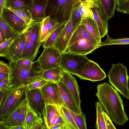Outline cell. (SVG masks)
<instances>
[{
  "label": "cell",
  "instance_id": "cell-1",
  "mask_svg": "<svg viewBox=\"0 0 129 129\" xmlns=\"http://www.w3.org/2000/svg\"><path fill=\"white\" fill-rule=\"evenodd\" d=\"M96 95L99 103L113 121L122 125L128 120L123 101L118 91L108 83L98 84Z\"/></svg>",
  "mask_w": 129,
  "mask_h": 129
},
{
  "label": "cell",
  "instance_id": "cell-2",
  "mask_svg": "<svg viewBox=\"0 0 129 129\" xmlns=\"http://www.w3.org/2000/svg\"><path fill=\"white\" fill-rule=\"evenodd\" d=\"M11 88L27 86L37 77L42 76L44 70L37 60L31 65L25 66L17 64L15 61L10 62Z\"/></svg>",
  "mask_w": 129,
  "mask_h": 129
},
{
  "label": "cell",
  "instance_id": "cell-3",
  "mask_svg": "<svg viewBox=\"0 0 129 129\" xmlns=\"http://www.w3.org/2000/svg\"><path fill=\"white\" fill-rule=\"evenodd\" d=\"M41 21L32 22L23 32L25 43L22 59H28L33 62L39 52L42 43L40 40Z\"/></svg>",
  "mask_w": 129,
  "mask_h": 129
},
{
  "label": "cell",
  "instance_id": "cell-4",
  "mask_svg": "<svg viewBox=\"0 0 129 129\" xmlns=\"http://www.w3.org/2000/svg\"><path fill=\"white\" fill-rule=\"evenodd\" d=\"M80 0H48L45 13L46 17L57 20L61 24L67 23L71 17L73 7Z\"/></svg>",
  "mask_w": 129,
  "mask_h": 129
},
{
  "label": "cell",
  "instance_id": "cell-5",
  "mask_svg": "<svg viewBox=\"0 0 129 129\" xmlns=\"http://www.w3.org/2000/svg\"><path fill=\"white\" fill-rule=\"evenodd\" d=\"M109 81L124 97L129 100L128 76L126 67L123 63L113 64L108 72Z\"/></svg>",
  "mask_w": 129,
  "mask_h": 129
},
{
  "label": "cell",
  "instance_id": "cell-6",
  "mask_svg": "<svg viewBox=\"0 0 129 129\" xmlns=\"http://www.w3.org/2000/svg\"><path fill=\"white\" fill-rule=\"evenodd\" d=\"M26 86L11 88L2 105L0 106V117L6 118L26 99Z\"/></svg>",
  "mask_w": 129,
  "mask_h": 129
},
{
  "label": "cell",
  "instance_id": "cell-7",
  "mask_svg": "<svg viewBox=\"0 0 129 129\" xmlns=\"http://www.w3.org/2000/svg\"><path fill=\"white\" fill-rule=\"evenodd\" d=\"M89 60L86 55L66 51L61 53L60 66L70 73L75 75L77 71Z\"/></svg>",
  "mask_w": 129,
  "mask_h": 129
},
{
  "label": "cell",
  "instance_id": "cell-8",
  "mask_svg": "<svg viewBox=\"0 0 129 129\" xmlns=\"http://www.w3.org/2000/svg\"><path fill=\"white\" fill-rule=\"evenodd\" d=\"M75 75L81 80L93 82L101 81L106 77V73L99 66L90 60L78 69Z\"/></svg>",
  "mask_w": 129,
  "mask_h": 129
},
{
  "label": "cell",
  "instance_id": "cell-9",
  "mask_svg": "<svg viewBox=\"0 0 129 129\" xmlns=\"http://www.w3.org/2000/svg\"><path fill=\"white\" fill-rule=\"evenodd\" d=\"M61 53L53 46L44 48L38 60L44 71L60 66Z\"/></svg>",
  "mask_w": 129,
  "mask_h": 129
},
{
  "label": "cell",
  "instance_id": "cell-10",
  "mask_svg": "<svg viewBox=\"0 0 129 129\" xmlns=\"http://www.w3.org/2000/svg\"><path fill=\"white\" fill-rule=\"evenodd\" d=\"M39 89L45 105L51 104L57 106H63L64 103L57 83L48 81Z\"/></svg>",
  "mask_w": 129,
  "mask_h": 129
},
{
  "label": "cell",
  "instance_id": "cell-11",
  "mask_svg": "<svg viewBox=\"0 0 129 129\" xmlns=\"http://www.w3.org/2000/svg\"><path fill=\"white\" fill-rule=\"evenodd\" d=\"M0 15L9 26L19 34L23 33L28 26V24L24 20L6 6Z\"/></svg>",
  "mask_w": 129,
  "mask_h": 129
},
{
  "label": "cell",
  "instance_id": "cell-12",
  "mask_svg": "<svg viewBox=\"0 0 129 129\" xmlns=\"http://www.w3.org/2000/svg\"><path fill=\"white\" fill-rule=\"evenodd\" d=\"M26 97L28 103L38 116L44 115L45 103L39 88L28 90L26 87Z\"/></svg>",
  "mask_w": 129,
  "mask_h": 129
},
{
  "label": "cell",
  "instance_id": "cell-13",
  "mask_svg": "<svg viewBox=\"0 0 129 129\" xmlns=\"http://www.w3.org/2000/svg\"><path fill=\"white\" fill-rule=\"evenodd\" d=\"M25 43V37L23 33L16 36L14 38L8 52L5 57L9 62L16 61L22 59Z\"/></svg>",
  "mask_w": 129,
  "mask_h": 129
},
{
  "label": "cell",
  "instance_id": "cell-14",
  "mask_svg": "<svg viewBox=\"0 0 129 129\" xmlns=\"http://www.w3.org/2000/svg\"><path fill=\"white\" fill-rule=\"evenodd\" d=\"M68 72L62 69L60 81L64 84L73 96L79 109L81 100L79 88L75 78Z\"/></svg>",
  "mask_w": 129,
  "mask_h": 129
},
{
  "label": "cell",
  "instance_id": "cell-15",
  "mask_svg": "<svg viewBox=\"0 0 129 129\" xmlns=\"http://www.w3.org/2000/svg\"><path fill=\"white\" fill-rule=\"evenodd\" d=\"M74 30L72 20L70 18L57 38L53 45L60 53L67 50L68 43Z\"/></svg>",
  "mask_w": 129,
  "mask_h": 129
},
{
  "label": "cell",
  "instance_id": "cell-16",
  "mask_svg": "<svg viewBox=\"0 0 129 129\" xmlns=\"http://www.w3.org/2000/svg\"><path fill=\"white\" fill-rule=\"evenodd\" d=\"M98 44L88 40L81 39L69 46L67 50L76 54L86 55L98 48Z\"/></svg>",
  "mask_w": 129,
  "mask_h": 129
},
{
  "label": "cell",
  "instance_id": "cell-17",
  "mask_svg": "<svg viewBox=\"0 0 129 129\" xmlns=\"http://www.w3.org/2000/svg\"><path fill=\"white\" fill-rule=\"evenodd\" d=\"M57 83L63 106L75 113L80 114L82 112L81 110L78 108L73 96L63 83L60 81Z\"/></svg>",
  "mask_w": 129,
  "mask_h": 129
},
{
  "label": "cell",
  "instance_id": "cell-18",
  "mask_svg": "<svg viewBox=\"0 0 129 129\" xmlns=\"http://www.w3.org/2000/svg\"><path fill=\"white\" fill-rule=\"evenodd\" d=\"M94 19L98 26L101 38L107 35L108 32V21L105 16L100 6L97 7L94 6L91 9Z\"/></svg>",
  "mask_w": 129,
  "mask_h": 129
},
{
  "label": "cell",
  "instance_id": "cell-19",
  "mask_svg": "<svg viewBox=\"0 0 129 129\" xmlns=\"http://www.w3.org/2000/svg\"><path fill=\"white\" fill-rule=\"evenodd\" d=\"M7 8L21 11L31 18L33 10V0H6Z\"/></svg>",
  "mask_w": 129,
  "mask_h": 129
},
{
  "label": "cell",
  "instance_id": "cell-20",
  "mask_svg": "<svg viewBox=\"0 0 129 129\" xmlns=\"http://www.w3.org/2000/svg\"><path fill=\"white\" fill-rule=\"evenodd\" d=\"M33 0V10L31 14L32 22L42 21L46 17L45 11L48 0Z\"/></svg>",
  "mask_w": 129,
  "mask_h": 129
},
{
  "label": "cell",
  "instance_id": "cell-21",
  "mask_svg": "<svg viewBox=\"0 0 129 129\" xmlns=\"http://www.w3.org/2000/svg\"><path fill=\"white\" fill-rule=\"evenodd\" d=\"M81 39L88 40L97 44L99 43L88 32L84 25L80 24L72 34L68 43V47L75 42Z\"/></svg>",
  "mask_w": 129,
  "mask_h": 129
},
{
  "label": "cell",
  "instance_id": "cell-22",
  "mask_svg": "<svg viewBox=\"0 0 129 129\" xmlns=\"http://www.w3.org/2000/svg\"><path fill=\"white\" fill-rule=\"evenodd\" d=\"M57 107L64 125V129H79L70 110L63 106Z\"/></svg>",
  "mask_w": 129,
  "mask_h": 129
},
{
  "label": "cell",
  "instance_id": "cell-23",
  "mask_svg": "<svg viewBox=\"0 0 129 129\" xmlns=\"http://www.w3.org/2000/svg\"><path fill=\"white\" fill-rule=\"evenodd\" d=\"M100 6L105 17L108 20L114 17L117 5V0H99Z\"/></svg>",
  "mask_w": 129,
  "mask_h": 129
},
{
  "label": "cell",
  "instance_id": "cell-24",
  "mask_svg": "<svg viewBox=\"0 0 129 129\" xmlns=\"http://www.w3.org/2000/svg\"><path fill=\"white\" fill-rule=\"evenodd\" d=\"M80 24L84 25L88 32L99 43L101 42L99 29L94 18L87 17L82 20Z\"/></svg>",
  "mask_w": 129,
  "mask_h": 129
},
{
  "label": "cell",
  "instance_id": "cell-25",
  "mask_svg": "<svg viewBox=\"0 0 129 129\" xmlns=\"http://www.w3.org/2000/svg\"><path fill=\"white\" fill-rule=\"evenodd\" d=\"M59 113L57 106L51 104L45 105L43 118L47 129H51L52 120Z\"/></svg>",
  "mask_w": 129,
  "mask_h": 129
},
{
  "label": "cell",
  "instance_id": "cell-26",
  "mask_svg": "<svg viewBox=\"0 0 129 129\" xmlns=\"http://www.w3.org/2000/svg\"><path fill=\"white\" fill-rule=\"evenodd\" d=\"M62 69L60 66L44 71L42 77L49 81L58 83L60 81Z\"/></svg>",
  "mask_w": 129,
  "mask_h": 129
},
{
  "label": "cell",
  "instance_id": "cell-27",
  "mask_svg": "<svg viewBox=\"0 0 129 129\" xmlns=\"http://www.w3.org/2000/svg\"><path fill=\"white\" fill-rule=\"evenodd\" d=\"M0 34L4 42L10 38H14L19 35L14 31L0 15Z\"/></svg>",
  "mask_w": 129,
  "mask_h": 129
},
{
  "label": "cell",
  "instance_id": "cell-28",
  "mask_svg": "<svg viewBox=\"0 0 129 129\" xmlns=\"http://www.w3.org/2000/svg\"><path fill=\"white\" fill-rule=\"evenodd\" d=\"M21 104L8 116L0 121V123L4 126L6 129H10L11 127L16 125L19 117Z\"/></svg>",
  "mask_w": 129,
  "mask_h": 129
},
{
  "label": "cell",
  "instance_id": "cell-29",
  "mask_svg": "<svg viewBox=\"0 0 129 129\" xmlns=\"http://www.w3.org/2000/svg\"><path fill=\"white\" fill-rule=\"evenodd\" d=\"M42 118L39 117L37 113L31 108L28 102L27 110L25 118L26 129H30L37 122Z\"/></svg>",
  "mask_w": 129,
  "mask_h": 129
},
{
  "label": "cell",
  "instance_id": "cell-30",
  "mask_svg": "<svg viewBox=\"0 0 129 129\" xmlns=\"http://www.w3.org/2000/svg\"><path fill=\"white\" fill-rule=\"evenodd\" d=\"M67 23H65L61 24L50 34L47 39L43 42L42 46L44 48L53 46L56 39Z\"/></svg>",
  "mask_w": 129,
  "mask_h": 129
},
{
  "label": "cell",
  "instance_id": "cell-31",
  "mask_svg": "<svg viewBox=\"0 0 129 129\" xmlns=\"http://www.w3.org/2000/svg\"><path fill=\"white\" fill-rule=\"evenodd\" d=\"M95 106L96 113L95 128L97 129H106L103 109L99 102L95 103Z\"/></svg>",
  "mask_w": 129,
  "mask_h": 129
},
{
  "label": "cell",
  "instance_id": "cell-32",
  "mask_svg": "<svg viewBox=\"0 0 129 129\" xmlns=\"http://www.w3.org/2000/svg\"><path fill=\"white\" fill-rule=\"evenodd\" d=\"M129 44V38H124L118 39L112 38L107 35V38L104 41L99 43L97 48L107 45L115 44Z\"/></svg>",
  "mask_w": 129,
  "mask_h": 129
},
{
  "label": "cell",
  "instance_id": "cell-33",
  "mask_svg": "<svg viewBox=\"0 0 129 129\" xmlns=\"http://www.w3.org/2000/svg\"><path fill=\"white\" fill-rule=\"evenodd\" d=\"M81 2L77 3L73 7L71 13L70 18L74 30L80 24L81 21V14L79 8V4Z\"/></svg>",
  "mask_w": 129,
  "mask_h": 129
},
{
  "label": "cell",
  "instance_id": "cell-34",
  "mask_svg": "<svg viewBox=\"0 0 129 129\" xmlns=\"http://www.w3.org/2000/svg\"><path fill=\"white\" fill-rule=\"evenodd\" d=\"M28 101L27 99H25L21 103L18 121L16 125L23 126L26 129L25 122L26 114Z\"/></svg>",
  "mask_w": 129,
  "mask_h": 129
},
{
  "label": "cell",
  "instance_id": "cell-35",
  "mask_svg": "<svg viewBox=\"0 0 129 129\" xmlns=\"http://www.w3.org/2000/svg\"><path fill=\"white\" fill-rule=\"evenodd\" d=\"M70 111L79 129H87L85 114L82 112L78 114L71 111Z\"/></svg>",
  "mask_w": 129,
  "mask_h": 129
},
{
  "label": "cell",
  "instance_id": "cell-36",
  "mask_svg": "<svg viewBox=\"0 0 129 129\" xmlns=\"http://www.w3.org/2000/svg\"><path fill=\"white\" fill-rule=\"evenodd\" d=\"M50 17L49 16H48L41 21L40 40L42 42L47 39L50 35L48 24Z\"/></svg>",
  "mask_w": 129,
  "mask_h": 129
},
{
  "label": "cell",
  "instance_id": "cell-37",
  "mask_svg": "<svg viewBox=\"0 0 129 129\" xmlns=\"http://www.w3.org/2000/svg\"><path fill=\"white\" fill-rule=\"evenodd\" d=\"M49 81L41 76H38L26 86L28 90L39 88L44 85Z\"/></svg>",
  "mask_w": 129,
  "mask_h": 129
},
{
  "label": "cell",
  "instance_id": "cell-38",
  "mask_svg": "<svg viewBox=\"0 0 129 129\" xmlns=\"http://www.w3.org/2000/svg\"><path fill=\"white\" fill-rule=\"evenodd\" d=\"M79 8L81 14V21L88 17L94 18L91 8L81 2L79 4Z\"/></svg>",
  "mask_w": 129,
  "mask_h": 129
},
{
  "label": "cell",
  "instance_id": "cell-39",
  "mask_svg": "<svg viewBox=\"0 0 129 129\" xmlns=\"http://www.w3.org/2000/svg\"><path fill=\"white\" fill-rule=\"evenodd\" d=\"M14 38L10 39L0 44V56L1 57H5L7 54Z\"/></svg>",
  "mask_w": 129,
  "mask_h": 129
},
{
  "label": "cell",
  "instance_id": "cell-40",
  "mask_svg": "<svg viewBox=\"0 0 129 129\" xmlns=\"http://www.w3.org/2000/svg\"><path fill=\"white\" fill-rule=\"evenodd\" d=\"M20 18L24 20L28 25H29L32 22L31 18L28 16L23 11L18 10L10 9Z\"/></svg>",
  "mask_w": 129,
  "mask_h": 129
},
{
  "label": "cell",
  "instance_id": "cell-41",
  "mask_svg": "<svg viewBox=\"0 0 129 129\" xmlns=\"http://www.w3.org/2000/svg\"><path fill=\"white\" fill-rule=\"evenodd\" d=\"M116 9V11L118 12L129 14V0L126 1L123 3L117 5Z\"/></svg>",
  "mask_w": 129,
  "mask_h": 129
},
{
  "label": "cell",
  "instance_id": "cell-42",
  "mask_svg": "<svg viewBox=\"0 0 129 129\" xmlns=\"http://www.w3.org/2000/svg\"><path fill=\"white\" fill-rule=\"evenodd\" d=\"M11 88L10 79L0 80V91H5L10 89Z\"/></svg>",
  "mask_w": 129,
  "mask_h": 129
},
{
  "label": "cell",
  "instance_id": "cell-43",
  "mask_svg": "<svg viewBox=\"0 0 129 129\" xmlns=\"http://www.w3.org/2000/svg\"><path fill=\"white\" fill-rule=\"evenodd\" d=\"M48 24L50 34L61 25L58 23L57 20L50 17Z\"/></svg>",
  "mask_w": 129,
  "mask_h": 129
},
{
  "label": "cell",
  "instance_id": "cell-44",
  "mask_svg": "<svg viewBox=\"0 0 129 129\" xmlns=\"http://www.w3.org/2000/svg\"><path fill=\"white\" fill-rule=\"evenodd\" d=\"M106 129H116L114 126L110 117L104 111Z\"/></svg>",
  "mask_w": 129,
  "mask_h": 129
},
{
  "label": "cell",
  "instance_id": "cell-45",
  "mask_svg": "<svg viewBox=\"0 0 129 129\" xmlns=\"http://www.w3.org/2000/svg\"><path fill=\"white\" fill-rule=\"evenodd\" d=\"M81 2L87 5L91 9L94 6L97 7H100L99 0H80Z\"/></svg>",
  "mask_w": 129,
  "mask_h": 129
},
{
  "label": "cell",
  "instance_id": "cell-46",
  "mask_svg": "<svg viewBox=\"0 0 129 129\" xmlns=\"http://www.w3.org/2000/svg\"><path fill=\"white\" fill-rule=\"evenodd\" d=\"M0 72L8 74H10L11 70L7 63L2 61H0Z\"/></svg>",
  "mask_w": 129,
  "mask_h": 129
},
{
  "label": "cell",
  "instance_id": "cell-47",
  "mask_svg": "<svg viewBox=\"0 0 129 129\" xmlns=\"http://www.w3.org/2000/svg\"><path fill=\"white\" fill-rule=\"evenodd\" d=\"M15 61L17 64L23 66L31 65L33 62L29 59H20Z\"/></svg>",
  "mask_w": 129,
  "mask_h": 129
},
{
  "label": "cell",
  "instance_id": "cell-48",
  "mask_svg": "<svg viewBox=\"0 0 129 129\" xmlns=\"http://www.w3.org/2000/svg\"><path fill=\"white\" fill-rule=\"evenodd\" d=\"M43 119L37 121L32 126L30 129L47 128L46 126L43 124Z\"/></svg>",
  "mask_w": 129,
  "mask_h": 129
},
{
  "label": "cell",
  "instance_id": "cell-49",
  "mask_svg": "<svg viewBox=\"0 0 129 129\" xmlns=\"http://www.w3.org/2000/svg\"><path fill=\"white\" fill-rule=\"evenodd\" d=\"M11 89L5 91H0V106L3 103L8 94L10 92Z\"/></svg>",
  "mask_w": 129,
  "mask_h": 129
},
{
  "label": "cell",
  "instance_id": "cell-50",
  "mask_svg": "<svg viewBox=\"0 0 129 129\" xmlns=\"http://www.w3.org/2000/svg\"><path fill=\"white\" fill-rule=\"evenodd\" d=\"M7 79H10V74L0 72V80Z\"/></svg>",
  "mask_w": 129,
  "mask_h": 129
},
{
  "label": "cell",
  "instance_id": "cell-51",
  "mask_svg": "<svg viewBox=\"0 0 129 129\" xmlns=\"http://www.w3.org/2000/svg\"><path fill=\"white\" fill-rule=\"evenodd\" d=\"M64 125L63 122L60 123L52 127L51 129H64Z\"/></svg>",
  "mask_w": 129,
  "mask_h": 129
},
{
  "label": "cell",
  "instance_id": "cell-52",
  "mask_svg": "<svg viewBox=\"0 0 129 129\" xmlns=\"http://www.w3.org/2000/svg\"><path fill=\"white\" fill-rule=\"evenodd\" d=\"M6 0H0V15L2 14L3 9L5 5Z\"/></svg>",
  "mask_w": 129,
  "mask_h": 129
},
{
  "label": "cell",
  "instance_id": "cell-53",
  "mask_svg": "<svg viewBox=\"0 0 129 129\" xmlns=\"http://www.w3.org/2000/svg\"><path fill=\"white\" fill-rule=\"evenodd\" d=\"M60 115V114L59 113L54 117L52 120L51 123V129L52 127L54 125L58 117Z\"/></svg>",
  "mask_w": 129,
  "mask_h": 129
},
{
  "label": "cell",
  "instance_id": "cell-54",
  "mask_svg": "<svg viewBox=\"0 0 129 129\" xmlns=\"http://www.w3.org/2000/svg\"><path fill=\"white\" fill-rule=\"evenodd\" d=\"M25 129V127L21 125H15L11 127L10 129Z\"/></svg>",
  "mask_w": 129,
  "mask_h": 129
},
{
  "label": "cell",
  "instance_id": "cell-55",
  "mask_svg": "<svg viewBox=\"0 0 129 129\" xmlns=\"http://www.w3.org/2000/svg\"><path fill=\"white\" fill-rule=\"evenodd\" d=\"M62 122V120L61 118V117L60 115H59L58 117L56 122L54 125H55L60 123V122Z\"/></svg>",
  "mask_w": 129,
  "mask_h": 129
},
{
  "label": "cell",
  "instance_id": "cell-56",
  "mask_svg": "<svg viewBox=\"0 0 129 129\" xmlns=\"http://www.w3.org/2000/svg\"><path fill=\"white\" fill-rule=\"evenodd\" d=\"M117 1L118 3L117 5L123 3L125 1V0H117Z\"/></svg>",
  "mask_w": 129,
  "mask_h": 129
},
{
  "label": "cell",
  "instance_id": "cell-57",
  "mask_svg": "<svg viewBox=\"0 0 129 129\" xmlns=\"http://www.w3.org/2000/svg\"><path fill=\"white\" fill-rule=\"evenodd\" d=\"M128 79H129V75L128 76Z\"/></svg>",
  "mask_w": 129,
  "mask_h": 129
},
{
  "label": "cell",
  "instance_id": "cell-58",
  "mask_svg": "<svg viewBox=\"0 0 129 129\" xmlns=\"http://www.w3.org/2000/svg\"><path fill=\"white\" fill-rule=\"evenodd\" d=\"M127 0H125V1H127Z\"/></svg>",
  "mask_w": 129,
  "mask_h": 129
}]
</instances>
